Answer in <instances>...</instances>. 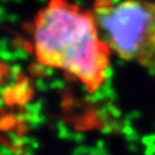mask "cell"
<instances>
[{
	"label": "cell",
	"instance_id": "cell-1",
	"mask_svg": "<svg viewBox=\"0 0 155 155\" xmlns=\"http://www.w3.org/2000/svg\"><path fill=\"white\" fill-rule=\"evenodd\" d=\"M31 43L38 64L70 76L87 93L108 82L113 53L92 9L74 0H46L33 16Z\"/></svg>",
	"mask_w": 155,
	"mask_h": 155
},
{
	"label": "cell",
	"instance_id": "cell-2",
	"mask_svg": "<svg viewBox=\"0 0 155 155\" xmlns=\"http://www.w3.org/2000/svg\"><path fill=\"white\" fill-rule=\"evenodd\" d=\"M91 9L113 55L155 70V0H93Z\"/></svg>",
	"mask_w": 155,
	"mask_h": 155
}]
</instances>
